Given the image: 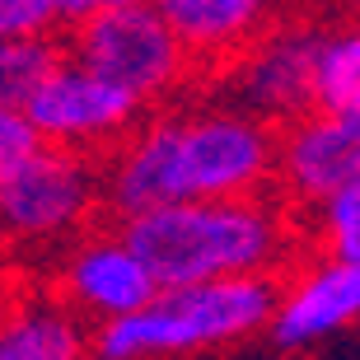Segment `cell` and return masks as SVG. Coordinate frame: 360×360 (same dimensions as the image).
<instances>
[{
  "mask_svg": "<svg viewBox=\"0 0 360 360\" xmlns=\"http://www.w3.org/2000/svg\"><path fill=\"white\" fill-rule=\"evenodd\" d=\"M281 169V131L253 112L206 98L150 112L103 160L108 211L122 220L187 201L267 197Z\"/></svg>",
  "mask_w": 360,
  "mask_h": 360,
  "instance_id": "obj_1",
  "label": "cell"
},
{
  "mask_svg": "<svg viewBox=\"0 0 360 360\" xmlns=\"http://www.w3.org/2000/svg\"><path fill=\"white\" fill-rule=\"evenodd\" d=\"M122 234L146 257V267L155 271L164 290L281 276L295 253L290 211L271 197L187 201V206L122 220Z\"/></svg>",
  "mask_w": 360,
  "mask_h": 360,
  "instance_id": "obj_2",
  "label": "cell"
},
{
  "mask_svg": "<svg viewBox=\"0 0 360 360\" xmlns=\"http://www.w3.org/2000/svg\"><path fill=\"white\" fill-rule=\"evenodd\" d=\"M281 300V276H243L164 290L160 300L131 319L94 328L98 360H192L211 351L239 347L267 333Z\"/></svg>",
  "mask_w": 360,
  "mask_h": 360,
  "instance_id": "obj_3",
  "label": "cell"
},
{
  "mask_svg": "<svg viewBox=\"0 0 360 360\" xmlns=\"http://www.w3.org/2000/svg\"><path fill=\"white\" fill-rule=\"evenodd\" d=\"M66 52L150 112H160L197 70L160 0H98V10L66 38Z\"/></svg>",
  "mask_w": 360,
  "mask_h": 360,
  "instance_id": "obj_4",
  "label": "cell"
},
{
  "mask_svg": "<svg viewBox=\"0 0 360 360\" xmlns=\"http://www.w3.org/2000/svg\"><path fill=\"white\" fill-rule=\"evenodd\" d=\"M108 211L103 160L42 146L33 160L0 169V225L19 253H66Z\"/></svg>",
  "mask_w": 360,
  "mask_h": 360,
  "instance_id": "obj_5",
  "label": "cell"
},
{
  "mask_svg": "<svg viewBox=\"0 0 360 360\" xmlns=\"http://www.w3.org/2000/svg\"><path fill=\"white\" fill-rule=\"evenodd\" d=\"M319 42L323 24L309 19H285L262 33V38L220 70V98L257 122L285 131L290 122L314 112V80H319Z\"/></svg>",
  "mask_w": 360,
  "mask_h": 360,
  "instance_id": "obj_6",
  "label": "cell"
},
{
  "mask_svg": "<svg viewBox=\"0 0 360 360\" xmlns=\"http://www.w3.org/2000/svg\"><path fill=\"white\" fill-rule=\"evenodd\" d=\"M19 112L38 127V136L47 146L75 150V155H89V160H98V155L108 160L150 117L146 103H136L131 94H122L117 84L94 75L70 52Z\"/></svg>",
  "mask_w": 360,
  "mask_h": 360,
  "instance_id": "obj_7",
  "label": "cell"
},
{
  "mask_svg": "<svg viewBox=\"0 0 360 360\" xmlns=\"http://www.w3.org/2000/svg\"><path fill=\"white\" fill-rule=\"evenodd\" d=\"M47 290L56 300H66L89 328H103V323L150 309L164 295V285L146 267V257L131 248V239L122 234V225H112V229H89L80 243L56 253Z\"/></svg>",
  "mask_w": 360,
  "mask_h": 360,
  "instance_id": "obj_8",
  "label": "cell"
},
{
  "mask_svg": "<svg viewBox=\"0 0 360 360\" xmlns=\"http://www.w3.org/2000/svg\"><path fill=\"white\" fill-rule=\"evenodd\" d=\"M360 183V117L342 112H309L281 131L276 192L285 206L319 215L333 197Z\"/></svg>",
  "mask_w": 360,
  "mask_h": 360,
  "instance_id": "obj_9",
  "label": "cell"
},
{
  "mask_svg": "<svg viewBox=\"0 0 360 360\" xmlns=\"http://www.w3.org/2000/svg\"><path fill=\"white\" fill-rule=\"evenodd\" d=\"M360 323V267L337 257H309L281 276V300L271 314V347L285 356L319 351L333 337L351 333Z\"/></svg>",
  "mask_w": 360,
  "mask_h": 360,
  "instance_id": "obj_10",
  "label": "cell"
},
{
  "mask_svg": "<svg viewBox=\"0 0 360 360\" xmlns=\"http://www.w3.org/2000/svg\"><path fill=\"white\" fill-rule=\"evenodd\" d=\"M169 24H174L178 42L197 66L225 70L229 61H239L281 14L257 0H160Z\"/></svg>",
  "mask_w": 360,
  "mask_h": 360,
  "instance_id": "obj_11",
  "label": "cell"
},
{
  "mask_svg": "<svg viewBox=\"0 0 360 360\" xmlns=\"http://www.w3.org/2000/svg\"><path fill=\"white\" fill-rule=\"evenodd\" d=\"M94 328L52 290L14 295L0 323V360H89Z\"/></svg>",
  "mask_w": 360,
  "mask_h": 360,
  "instance_id": "obj_12",
  "label": "cell"
},
{
  "mask_svg": "<svg viewBox=\"0 0 360 360\" xmlns=\"http://www.w3.org/2000/svg\"><path fill=\"white\" fill-rule=\"evenodd\" d=\"M314 108H319V112L360 117V10L347 14V19L323 24Z\"/></svg>",
  "mask_w": 360,
  "mask_h": 360,
  "instance_id": "obj_13",
  "label": "cell"
},
{
  "mask_svg": "<svg viewBox=\"0 0 360 360\" xmlns=\"http://www.w3.org/2000/svg\"><path fill=\"white\" fill-rule=\"evenodd\" d=\"M66 61V42L42 38V42H0V103L24 108L33 94L47 84L56 66Z\"/></svg>",
  "mask_w": 360,
  "mask_h": 360,
  "instance_id": "obj_14",
  "label": "cell"
},
{
  "mask_svg": "<svg viewBox=\"0 0 360 360\" xmlns=\"http://www.w3.org/2000/svg\"><path fill=\"white\" fill-rule=\"evenodd\" d=\"M314 220V243L323 257H337L347 267H360V183L333 197Z\"/></svg>",
  "mask_w": 360,
  "mask_h": 360,
  "instance_id": "obj_15",
  "label": "cell"
},
{
  "mask_svg": "<svg viewBox=\"0 0 360 360\" xmlns=\"http://www.w3.org/2000/svg\"><path fill=\"white\" fill-rule=\"evenodd\" d=\"M61 33V0H5L0 42H42Z\"/></svg>",
  "mask_w": 360,
  "mask_h": 360,
  "instance_id": "obj_16",
  "label": "cell"
},
{
  "mask_svg": "<svg viewBox=\"0 0 360 360\" xmlns=\"http://www.w3.org/2000/svg\"><path fill=\"white\" fill-rule=\"evenodd\" d=\"M42 146H47V141L38 136V127H33L19 108H0V169H14V164L33 160Z\"/></svg>",
  "mask_w": 360,
  "mask_h": 360,
  "instance_id": "obj_17",
  "label": "cell"
},
{
  "mask_svg": "<svg viewBox=\"0 0 360 360\" xmlns=\"http://www.w3.org/2000/svg\"><path fill=\"white\" fill-rule=\"evenodd\" d=\"M89 360H98V356H89Z\"/></svg>",
  "mask_w": 360,
  "mask_h": 360,
  "instance_id": "obj_18",
  "label": "cell"
}]
</instances>
